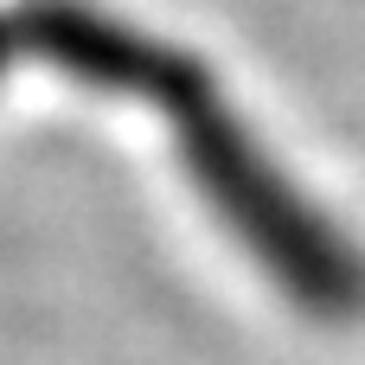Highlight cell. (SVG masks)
<instances>
[{
	"label": "cell",
	"instance_id": "2",
	"mask_svg": "<svg viewBox=\"0 0 365 365\" xmlns=\"http://www.w3.org/2000/svg\"><path fill=\"white\" fill-rule=\"evenodd\" d=\"M6 38H13V32H6V26H0V58H6Z\"/></svg>",
	"mask_w": 365,
	"mask_h": 365
},
{
	"label": "cell",
	"instance_id": "1",
	"mask_svg": "<svg viewBox=\"0 0 365 365\" xmlns=\"http://www.w3.org/2000/svg\"><path fill=\"white\" fill-rule=\"evenodd\" d=\"M13 38H26L32 51H45L51 64H64L77 77L154 96L173 115V128H180V154H186L192 180L212 192V205L225 212V225L269 263V276L295 302H308L321 314H353L365 302V263L276 180V167L250 148V135L212 96V83H205L199 64L167 58L141 32H128L115 19H96V13H71V6L26 13L13 26Z\"/></svg>",
	"mask_w": 365,
	"mask_h": 365
}]
</instances>
